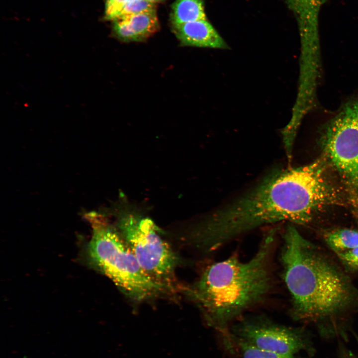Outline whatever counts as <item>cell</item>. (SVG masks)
<instances>
[{
  "mask_svg": "<svg viewBox=\"0 0 358 358\" xmlns=\"http://www.w3.org/2000/svg\"><path fill=\"white\" fill-rule=\"evenodd\" d=\"M328 167L321 159L304 166L273 172L195 227L193 236L196 246L211 252L261 225L280 221L303 225L329 207L345 205V193L333 182Z\"/></svg>",
  "mask_w": 358,
  "mask_h": 358,
  "instance_id": "6da1fadb",
  "label": "cell"
},
{
  "mask_svg": "<svg viewBox=\"0 0 358 358\" xmlns=\"http://www.w3.org/2000/svg\"><path fill=\"white\" fill-rule=\"evenodd\" d=\"M280 260L295 321L312 324L321 337L347 339L358 313V288L349 276L293 226L283 236Z\"/></svg>",
  "mask_w": 358,
  "mask_h": 358,
  "instance_id": "7a4b0ae2",
  "label": "cell"
},
{
  "mask_svg": "<svg viewBox=\"0 0 358 358\" xmlns=\"http://www.w3.org/2000/svg\"><path fill=\"white\" fill-rule=\"evenodd\" d=\"M275 233L263 238L250 260L232 256L209 266L189 290L208 324L220 334L243 313L263 302L272 286Z\"/></svg>",
  "mask_w": 358,
  "mask_h": 358,
  "instance_id": "3957f363",
  "label": "cell"
},
{
  "mask_svg": "<svg viewBox=\"0 0 358 358\" xmlns=\"http://www.w3.org/2000/svg\"><path fill=\"white\" fill-rule=\"evenodd\" d=\"M92 234L88 254L92 264L127 296L142 300L165 290L145 272L116 228L103 215L88 214Z\"/></svg>",
  "mask_w": 358,
  "mask_h": 358,
  "instance_id": "277c9868",
  "label": "cell"
},
{
  "mask_svg": "<svg viewBox=\"0 0 358 358\" xmlns=\"http://www.w3.org/2000/svg\"><path fill=\"white\" fill-rule=\"evenodd\" d=\"M320 140L322 158L337 173L349 203L358 212V95L326 123Z\"/></svg>",
  "mask_w": 358,
  "mask_h": 358,
  "instance_id": "5b68a950",
  "label": "cell"
},
{
  "mask_svg": "<svg viewBox=\"0 0 358 358\" xmlns=\"http://www.w3.org/2000/svg\"><path fill=\"white\" fill-rule=\"evenodd\" d=\"M116 226L149 276L165 290L173 288L177 258L158 234L154 222L135 213L123 212Z\"/></svg>",
  "mask_w": 358,
  "mask_h": 358,
  "instance_id": "8992f818",
  "label": "cell"
},
{
  "mask_svg": "<svg viewBox=\"0 0 358 358\" xmlns=\"http://www.w3.org/2000/svg\"><path fill=\"white\" fill-rule=\"evenodd\" d=\"M229 330L245 342L265 350L291 356L302 351L310 356L314 354L311 338L305 330L283 326L263 316L242 318Z\"/></svg>",
  "mask_w": 358,
  "mask_h": 358,
  "instance_id": "52a82bcc",
  "label": "cell"
},
{
  "mask_svg": "<svg viewBox=\"0 0 358 358\" xmlns=\"http://www.w3.org/2000/svg\"><path fill=\"white\" fill-rule=\"evenodd\" d=\"M326 0H285L298 21L303 52H320L318 17Z\"/></svg>",
  "mask_w": 358,
  "mask_h": 358,
  "instance_id": "ba28073f",
  "label": "cell"
},
{
  "mask_svg": "<svg viewBox=\"0 0 358 358\" xmlns=\"http://www.w3.org/2000/svg\"><path fill=\"white\" fill-rule=\"evenodd\" d=\"M112 21L113 35L123 42L144 41L160 28L156 9L121 16Z\"/></svg>",
  "mask_w": 358,
  "mask_h": 358,
  "instance_id": "9c48e42d",
  "label": "cell"
},
{
  "mask_svg": "<svg viewBox=\"0 0 358 358\" xmlns=\"http://www.w3.org/2000/svg\"><path fill=\"white\" fill-rule=\"evenodd\" d=\"M182 46L226 49L228 46L207 19L172 25Z\"/></svg>",
  "mask_w": 358,
  "mask_h": 358,
  "instance_id": "30bf717a",
  "label": "cell"
},
{
  "mask_svg": "<svg viewBox=\"0 0 358 358\" xmlns=\"http://www.w3.org/2000/svg\"><path fill=\"white\" fill-rule=\"evenodd\" d=\"M226 351L236 358H296L265 350L249 344L232 334L229 330L220 334Z\"/></svg>",
  "mask_w": 358,
  "mask_h": 358,
  "instance_id": "8fae6325",
  "label": "cell"
},
{
  "mask_svg": "<svg viewBox=\"0 0 358 358\" xmlns=\"http://www.w3.org/2000/svg\"><path fill=\"white\" fill-rule=\"evenodd\" d=\"M206 19L203 0H176L172 6V25Z\"/></svg>",
  "mask_w": 358,
  "mask_h": 358,
  "instance_id": "7c38bea8",
  "label": "cell"
},
{
  "mask_svg": "<svg viewBox=\"0 0 358 358\" xmlns=\"http://www.w3.org/2000/svg\"><path fill=\"white\" fill-rule=\"evenodd\" d=\"M323 239L335 254L358 247V230L339 228L325 232Z\"/></svg>",
  "mask_w": 358,
  "mask_h": 358,
  "instance_id": "4fadbf2b",
  "label": "cell"
},
{
  "mask_svg": "<svg viewBox=\"0 0 358 358\" xmlns=\"http://www.w3.org/2000/svg\"><path fill=\"white\" fill-rule=\"evenodd\" d=\"M336 255L347 269L358 272V247Z\"/></svg>",
  "mask_w": 358,
  "mask_h": 358,
  "instance_id": "5bb4252c",
  "label": "cell"
},
{
  "mask_svg": "<svg viewBox=\"0 0 358 358\" xmlns=\"http://www.w3.org/2000/svg\"><path fill=\"white\" fill-rule=\"evenodd\" d=\"M130 0H105L104 19L112 21L118 16L122 7Z\"/></svg>",
  "mask_w": 358,
  "mask_h": 358,
  "instance_id": "9a60e30c",
  "label": "cell"
},
{
  "mask_svg": "<svg viewBox=\"0 0 358 358\" xmlns=\"http://www.w3.org/2000/svg\"><path fill=\"white\" fill-rule=\"evenodd\" d=\"M338 358H358L345 345L340 342L339 345Z\"/></svg>",
  "mask_w": 358,
  "mask_h": 358,
  "instance_id": "2e32d148",
  "label": "cell"
},
{
  "mask_svg": "<svg viewBox=\"0 0 358 358\" xmlns=\"http://www.w3.org/2000/svg\"><path fill=\"white\" fill-rule=\"evenodd\" d=\"M147 0L152 3L155 4L157 2H161V1H163V0Z\"/></svg>",
  "mask_w": 358,
  "mask_h": 358,
  "instance_id": "e0dca14e",
  "label": "cell"
}]
</instances>
